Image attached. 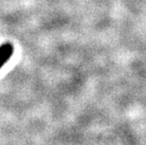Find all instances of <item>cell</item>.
<instances>
[{"mask_svg":"<svg viewBox=\"0 0 146 145\" xmlns=\"http://www.w3.org/2000/svg\"><path fill=\"white\" fill-rule=\"evenodd\" d=\"M13 50L14 48L11 42H5L2 45H0V69L9 61L13 54Z\"/></svg>","mask_w":146,"mask_h":145,"instance_id":"cell-1","label":"cell"}]
</instances>
